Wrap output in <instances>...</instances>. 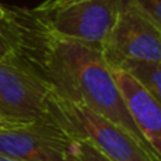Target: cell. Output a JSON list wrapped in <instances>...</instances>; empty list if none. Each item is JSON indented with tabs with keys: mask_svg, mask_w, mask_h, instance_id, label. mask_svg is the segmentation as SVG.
Masks as SVG:
<instances>
[{
	"mask_svg": "<svg viewBox=\"0 0 161 161\" xmlns=\"http://www.w3.org/2000/svg\"><path fill=\"white\" fill-rule=\"evenodd\" d=\"M48 108L57 125L69 139L92 144L113 161H161L147 151L127 130L96 112L76 105L50 89Z\"/></svg>",
	"mask_w": 161,
	"mask_h": 161,
	"instance_id": "6da1fadb",
	"label": "cell"
},
{
	"mask_svg": "<svg viewBox=\"0 0 161 161\" xmlns=\"http://www.w3.org/2000/svg\"><path fill=\"white\" fill-rule=\"evenodd\" d=\"M122 0H45L33 8L48 31L102 51Z\"/></svg>",
	"mask_w": 161,
	"mask_h": 161,
	"instance_id": "7a4b0ae2",
	"label": "cell"
},
{
	"mask_svg": "<svg viewBox=\"0 0 161 161\" xmlns=\"http://www.w3.org/2000/svg\"><path fill=\"white\" fill-rule=\"evenodd\" d=\"M48 92L50 86L27 68L0 59V114L6 119L64 133L48 108Z\"/></svg>",
	"mask_w": 161,
	"mask_h": 161,
	"instance_id": "3957f363",
	"label": "cell"
},
{
	"mask_svg": "<svg viewBox=\"0 0 161 161\" xmlns=\"http://www.w3.org/2000/svg\"><path fill=\"white\" fill-rule=\"evenodd\" d=\"M110 69L125 59L161 62V27L154 24L130 0H122L116 20L102 47Z\"/></svg>",
	"mask_w": 161,
	"mask_h": 161,
	"instance_id": "277c9868",
	"label": "cell"
},
{
	"mask_svg": "<svg viewBox=\"0 0 161 161\" xmlns=\"http://www.w3.org/2000/svg\"><path fill=\"white\" fill-rule=\"evenodd\" d=\"M64 133L38 126L0 131V156L21 161H74Z\"/></svg>",
	"mask_w": 161,
	"mask_h": 161,
	"instance_id": "5b68a950",
	"label": "cell"
},
{
	"mask_svg": "<svg viewBox=\"0 0 161 161\" xmlns=\"http://www.w3.org/2000/svg\"><path fill=\"white\" fill-rule=\"evenodd\" d=\"M125 106L142 136L161 158V108L160 102L134 78L122 69H112Z\"/></svg>",
	"mask_w": 161,
	"mask_h": 161,
	"instance_id": "8992f818",
	"label": "cell"
},
{
	"mask_svg": "<svg viewBox=\"0 0 161 161\" xmlns=\"http://www.w3.org/2000/svg\"><path fill=\"white\" fill-rule=\"evenodd\" d=\"M114 69H122L147 89L161 102V62L144 59H125Z\"/></svg>",
	"mask_w": 161,
	"mask_h": 161,
	"instance_id": "52a82bcc",
	"label": "cell"
},
{
	"mask_svg": "<svg viewBox=\"0 0 161 161\" xmlns=\"http://www.w3.org/2000/svg\"><path fill=\"white\" fill-rule=\"evenodd\" d=\"M20 48V37L11 7L6 6V16L0 20V59H14Z\"/></svg>",
	"mask_w": 161,
	"mask_h": 161,
	"instance_id": "ba28073f",
	"label": "cell"
},
{
	"mask_svg": "<svg viewBox=\"0 0 161 161\" xmlns=\"http://www.w3.org/2000/svg\"><path fill=\"white\" fill-rule=\"evenodd\" d=\"M68 154L74 161H113L92 144L72 137L68 140Z\"/></svg>",
	"mask_w": 161,
	"mask_h": 161,
	"instance_id": "9c48e42d",
	"label": "cell"
},
{
	"mask_svg": "<svg viewBox=\"0 0 161 161\" xmlns=\"http://www.w3.org/2000/svg\"><path fill=\"white\" fill-rule=\"evenodd\" d=\"M154 24L161 27V0H130Z\"/></svg>",
	"mask_w": 161,
	"mask_h": 161,
	"instance_id": "30bf717a",
	"label": "cell"
},
{
	"mask_svg": "<svg viewBox=\"0 0 161 161\" xmlns=\"http://www.w3.org/2000/svg\"><path fill=\"white\" fill-rule=\"evenodd\" d=\"M31 126V125H30ZM19 127H24V126L19 125V123H14L11 120L6 119L3 114H0V131H4V130H11V129H19Z\"/></svg>",
	"mask_w": 161,
	"mask_h": 161,
	"instance_id": "8fae6325",
	"label": "cell"
},
{
	"mask_svg": "<svg viewBox=\"0 0 161 161\" xmlns=\"http://www.w3.org/2000/svg\"><path fill=\"white\" fill-rule=\"evenodd\" d=\"M4 16H6V6H3L2 3H0V20H2Z\"/></svg>",
	"mask_w": 161,
	"mask_h": 161,
	"instance_id": "7c38bea8",
	"label": "cell"
},
{
	"mask_svg": "<svg viewBox=\"0 0 161 161\" xmlns=\"http://www.w3.org/2000/svg\"><path fill=\"white\" fill-rule=\"evenodd\" d=\"M0 161H21V160H14V158H8V157L0 156Z\"/></svg>",
	"mask_w": 161,
	"mask_h": 161,
	"instance_id": "4fadbf2b",
	"label": "cell"
}]
</instances>
